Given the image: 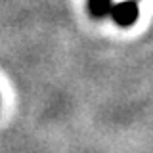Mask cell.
Wrapping results in <instances>:
<instances>
[{"mask_svg": "<svg viewBox=\"0 0 153 153\" xmlns=\"http://www.w3.org/2000/svg\"><path fill=\"white\" fill-rule=\"evenodd\" d=\"M109 16L113 17V21L121 27H130L136 23L138 16H140V8H138L136 0H124V2L113 4L109 10Z\"/></svg>", "mask_w": 153, "mask_h": 153, "instance_id": "cell-1", "label": "cell"}, {"mask_svg": "<svg viewBox=\"0 0 153 153\" xmlns=\"http://www.w3.org/2000/svg\"><path fill=\"white\" fill-rule=\"evenodd\" d=\"M111 0H88V12L94 17H103L109 16V10H111Z\"/></svg>", "mask_w": 153, "mask_h": 153, "instance_id": "cell-2", "label": "cell"}]
</instances>
